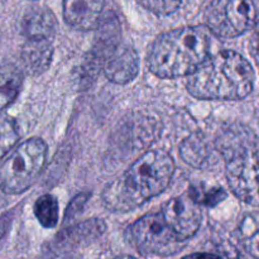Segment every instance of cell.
<instances>
[{"label":"cell","mask_w":259,"mask_h":259,"mask_svg":"<svg viewBox=\"0 0 259 259\" xmlns=\"http://www.w3.org/2000/svg\"><path fill=\"white\" fill-rule=\"evenodd\" d=\"M171 154L152 149L142 154L123 176L106 186L103 194L105 207L114 212H128L161 195L175 174Z\"/></svg>","instance_id":"1"},{"label":"cell","mask_w":259,"mask_h":259,"mask_svg":"<svg viewBox=\"0 0 259 259\" xmlns=\"http://www.w3.org/2000/svg\"><path fill=\"white\" fill-rule=\"evenodd\" d=\"M187 91L202 100H242L254 86V70L242 55L222 51L187 78Z\"/></svg>","instance_id":"2"},{"label":"cell","mask_w":259,"mask_h":259,"mask_svg":"<svg viewBox=\"0 0 259 259\" xmlns=\"http://www.w3.org/2000/svg\"><path fill=\"white\" fill-rule=\"evenodd\" d=\"M211 48L209 28L184 27L163 33L154 39L147 56V66L162 78L189 76L209 58Z\"/></svg>","instance_id":"3"},{"label":"cell","mask_w":259,"mask_h":259,"mask_svg":"<svg viewBox=\"0 0 259 259\" xmlns=\"http://www.w3.org/2000/svg\"><path fill=\"white\" fill-rule=\"evenodd\" d=\"M225 159L228 185L232 192L252 206H259V139L240 129H229L217 141Z\"/></svg>","instance_id":"4"},{"label":"cell","mask_w":259,"mask_h":259,"mask_svg":"<svg viewBox=\"0 0 259 259\" xmlns=\"http://www.w3.org/2000/svg\"><path fill=\"white\" fill-rule=\"evenodd\" d=\"M47 159V144L40 138L20 143L0 166V190L7 195L27 191L42 174Z\"/></svg>","instance_id":"5"},{"label":"cell","mask_w":259,"mask_h":259,"mask_svg":"<svg viewBox=\"0 0 259 259\" xmlns=\"http://www.w3.org/2000/svg\"><path fill=\"white\" fill-rule=\"evenodd\" d=\"M125 235L132 247L146 257H169L186 244V240L172 229L161 211L139 218L129 225Z\"/></svg>","instance_id":"6"},{"label":"cell","mask_w":259,"mask_h":259,"mask_svg":"<svg viewBox=\"0 0 259 259\" xmlns=\"http://www.w3.org/2000/svg\"><path fill=\"white\" fill-rule=\"evenodd\" d=\"M210 32L219 38H235L259 23V0H212L205 12Z\"/></svg>","instance_id":"7"},{"label":"cell","mask_w":259,"mask_h":259,"mask_svg":"<svg viewBox=\"0 0 259 259\" xmlns=\"http://www.w3.org/2000/svg\"><path fill=\"white\" fill-rule=\"evenodd\" d=\"M161 212L172 229L186 242L196 234L202 222L201 205L189 192L169 200Z\"/></svg>","instance_id":"8"},{"label":"cell","mask_w":259,"mask_h":259,"mask_svg":"<svg viewBox=\"0 0 259 259\" xmlns=\"http://www.w3.org/2000/svg\"><path fill=\"white\" fill-rule=\"evenodd\" d=\"M103 72L110 82L125 85L139 72V57L131 45L118 43L109 51L103 62Z\"/></svg>","instance_id":"9"},{"label":"cell","mask_w":259,"mask_h":259,"mask_svg":"<svg viewBox=\"0 0 259 259\" xmlns=\"http://www.w3.org/2000/svg\"><path fill=\"white\" fill-rule=\"evenodd\" d=\"M105 0H63L66 23L78 30L95 29L103 18Z\"/></svg>","instance_id":"10"},{"label":"cell","mask_w":259,"mask_h":259,"mask_svg":"<svg viewBox=\"0 0 259 259\" xmlns=\"http://www.w3.org/2000/svg\"><path fill=\"white\" fill-rule=\"evenodd\" d=\"M217 153H219L217 146L214 148L206 137L201 133L187 137L180 147L181 158L195 168H206L217 163Z\"/></svg>","instance_id":"11"},{"label":"cell","mask_w":259,"mask_h":259,"mask_svg":"<svg viewBox=\"0 0 259 259\" xmlns=\"http://www.w3.org/2000/svg\"><path fill=\"white\" fill-rule=\"evenodd\" d=\"M57 30V19L52 10L33 7L27 10L22 20V32L27 39H52Z\"/></svg>","instance_id":"12"},{"label":"cell","mask_w":259,"mask_h":259,"mask_svg":"<svg viewBox=\"0 0 259 259\" xmlns=\"http://www.w3.org/2000/svg\"><path fill=\"white\" fill-rule=\"evenodd\" d=\"M106 229V225L100 219H91L67 228L56 237V245L61 249L81 247L91 243L96 238L101 237Z\"/></svg>","instance_id":"13"},{"label":"cell","mask_w":259,"mask_h":259,"mask_svg":"<svg viewBox=\"0 0 259 259\" xmlns=\"http://www.w3.org/2000/svg\"><path fill=\"white\" fill-rule=\"evenodd\" d=\"M23 66L30 75H40L48 70L53 57V47L51 39H27L23 45Z\"/></svg>","instance_id":"14"},{"label":"cell","mask_w":259,"mask_h":259,"mask_svg":"<svg viewBox=\"0 0 259 259\" xmlns=\"http://www.w3.org/2000/svg\"><path fill=\"white\" fill-rule=\"evenodd\" d=\"M234 243L247 257L259 258V211H253L240 220L233 233Z\"/></svg>","instance_id":"15"},{"label":"cell","mask_w":259,"mask_h":259,"mask_svg":"<svg viewBox=\"0 0 259 259\" xmlns=\"http://www.w3.org/2000/svg\"><path fill=\"white\" fill-rule=\"evenodd\" d=\"M23 85V73L10 62H0V111L17 99Z\"/></svg>","instance_id":"16"},{"label":"cell","mask_w":259,"mask_h":259,"mask_svg":"<svg viewBox=\"0 0 259 259\" xmlns=\"http://www.w3.org/2000/svg\"><path fill=\"white\" fill-rule=\"evenodd\" d=\"M34 215L43 228L52 229L58 224V201L52 195H43L35 201Z\"/></svg>","instance_id":"17"},{"label":"cell","mask_w":259,"mask_h":259,"mask_svg":"<svg viewBox=\"0 0 259 259\" xmlns=\"http://www.w3.org/2000/svg\"><path fill=\"white\" fill-rule=\"evenodd\" d=\"M19 126L8 115H0V158L5 156L19 141Z\"/></svg>","instance_id":"18"},{"label":"cell","mask_w":259,"mask_h":259,"mask_svg":"<svg viewBox=\"0 0 259 259\" xmlns=\"http://www.w3.org/2000/svg\"><path fill=\"white\" fill-rule=\"evenodd\" d=\"M189 194L199 202L201 206H217L227 197V192L220 187H206L204 185L190 187Z\"/></svg>","instance_id":"19"},{"label":"cell","mask_w":259,"mask_h":259,"mask_svg":"<svg viewBox=\"0 0 259 259\" xmlns=\"http://www.w3.org/2000/svg\"><path fill=\"white\" fill-rule=\"evenodd\" d=\"M139 4L157 15H169L181 7L182 0H138Z\"/></svg>","instance_id":"20"},{"label":"cell","mask_w":259,"mask_h":259,"mask_svg":"<svg viewBox=\"0 0 259 259\" xmlns=\"http://www.w3.org/2000/svg\"><path fill=\"white\" fill-rule=\"evenodd\" d=\"M88 197L89 194H81L78 195V196H76L75 199L71 201V204L68 205L67 210H66V219H71V218H73L75 215H77L78 212L81 211V209L83 207V205L86 204V201H88Z\"/></svg>","instance_id":"21"},{"label":"cell","mask_w":259,"mask_h":259,"mask_svg":"<svg viewBox=\"0 0 259 259\" xmlns=\"http://www.w3.org/2000/svg\"><path fill=\"white\" fill-rule=\"evenodd\" d=\"M12 212H5V214L0 215V239L8 232L10 224H12Z\"/></svg>","instance_id":"22"}]
</instances>
